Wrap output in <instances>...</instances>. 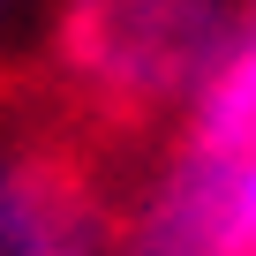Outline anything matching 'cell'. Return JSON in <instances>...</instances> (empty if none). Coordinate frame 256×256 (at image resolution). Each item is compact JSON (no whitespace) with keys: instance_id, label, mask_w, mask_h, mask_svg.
Listing matches in <instances>:
<instances>
[{"instance_id":"obj_1","label":"cell","mask_w":256,"mask_h":256,"mask_svg":"<svg viewBox=\"0 0 256 256\" xmlns=\"http://www.w3.org/2000/svg\"><path fill=\"white\" fill-rule=\"evenodd\" d=\"M241 0H46L53 90L98 128L188 113L234 38Z\"/></svg>"},{"instance_id":"obj_2","label":"cell","mask_w":256,"mask_h":256,"mask_svg":"<svg viewBox=\"0 0 256 256\" xmlns=\"http://www.w3.org/2000/svg\"><path fill=\"white\" fill-rule=\"evenodd\" d=\"M113 256H256V151L181 136L120 196Z\"/></svg>"},{"instance_id":"obj_3","label":"cell","mask_w":256,"mask_h":256,"mask_svg":"<svg viewBox=\"0 0 256 256\" xmlns=\"http://www.w3.org/2000/svg\"><path fill=\"white\" fill-rule=\"evenodd\" d=\"M120 196L60 128H0V256H113Z\"/></svg>"},{"instance_id":"obj_4","label":"cell","mask_w":256,"mask_h":256,"mask_svg":"<svg viewBox=\"0 0 256 256\" xmlns=\"http://www.w3.org/2000/svg\"><path fill=\"white\" fill-rule=\"evenodd\" d=\"M181 136L218 144V151H256V0H241L234 38H226L218 68L204 76V90H196V106H188V128H181Z\"/></svg>"},{"instance_id":"obj_5","label":"cell","mask_w":256,"mask_h":256,"mask_svg":"<svg viewBox=\"0 0 256 256\" xmlns=\"http://www.w3.org/2000/svg\"><path fill=\"white\" fill-rule=\"evenodd\" d=\"M30 8H46V0H0V30H16V23L30 16Z\"/></svg>"}]
</instances>
